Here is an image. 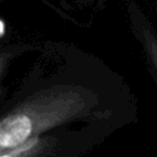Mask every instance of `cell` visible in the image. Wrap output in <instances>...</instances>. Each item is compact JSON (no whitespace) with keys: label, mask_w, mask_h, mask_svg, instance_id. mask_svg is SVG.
<instances>
[{"label":"cell","mask_w":157,"mask_h":157,"mask_svg":"<svg viewBox=\"0 0 157 157\" xmlns=\"http://www.w3.org/2000/svg\"><path fill=\"white\" fill-rule=\"evenodd\" d=\"M137 118L136 98L123 76L103 65L82 82L55 83L33 92L0 117V153L83 121L115 131Z\"/></svg>","instance_id":"1"},{"label":"cell","mask_w":157,"mask_h":157,"mask_svg":"<svg viewBox=\"0 0 157 157\" xmlns=\"http://www.w3.org/2000/svg\"><path fill=\"white\" fill-rule=\"evenodd\" d=\"M131 34L139 44L146 70L157 88V28L139 0H121Z\"/></svg>","instance_id":"2"},{"label":"cell","mask_w":157,"mask_h":157,"mask_svg":"<svg viewBox=\"0 0 157 157\" xmlns=\"http://www.w3.org/2000/svg\"><path fill=\"white\" fill-rule=\"evenodd\" d=\"M63 141L59 135H42L25 145L0 153V157H59L63 152Z\"/></svg>","instance_id":"3"},{"label":"cell","mask_w":157,"mask_h":157,"mask_svg":"<svg viewBox=\"0 0 157 157\" xmlns=\"http://www.w3.org/2000/svg\"><path fill=\"white\" fill-rule=\"evenodd\" d=\"M21 47H7V48H2L0 50V96H1V81L2 77L7 70V66L10 64V61L21 52Z\"/></svg>","instance_id":"4"},{"label":"cell","mask_w":157,"mask_h":157,"mask_svg":"<svg viewBox=\"0 0 157 157\" xmlns=\"http://www.w3.org/2000/svg\"><path fill=\"white\" fill-rule=\"evenodd\" d=\"M146 10H150L157 17V0H139Z\"/></svg>","instance_id":"5"},{"label":"cell","mask_w":157,"mask_h":157,"mask_svg":"<svg viewBox=\"0 0 157 157\" xmlns=\"http://www.w3.org/2000/svg\"><path fill=\"white\" fill-rule=\"evenodd\" d=\"M77 1H78V0H77ZM80 1H82L85 5L92 6L94 10H101V9L103 7L104 2H105V0H80Z\"/></svg>","instance_id":"6"}]
</instances>
